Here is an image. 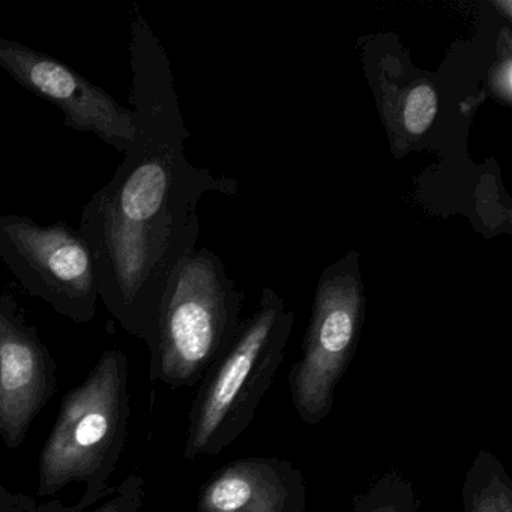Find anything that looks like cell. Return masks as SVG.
Listing matches in <instances>:
<instances>
[{"instance_id": "12", "label": "cell", "mask_w": 512, "mask_h": 512, "mask_svg": "<svg viewBox=\"0 0 512 512\" xmlns=\"http://www.w3.org/2000/svg\"><path fill=\"white\" fill-rule=\"evenodd\" d=\"M437 110V92L428 83H421L401 92L395 107V119L407 137L418 139L430 130Z\"/></svg>"}, {"instance_id": "14", "label": "cell", "mask_w": 512, "mask_h": 512, "mask_svg": "<svg viewBox=\"0 0 512 512\" xmlns=\"http://www.w3.org/2000/svg\"><path fill=\"white\" fill-rule=\"evenodd\" d=\"M511 74H512V59L509 52H506L502 58L499 59L493 70H491L490 86L491 91L494 92L497 98L505 101L506 104L511 103Z\"/></svg>"}, {"instance_id": "9", "label": "cell", "mask_w": 512, "mask_h": 512, "mask_svg": "<svg viewBox=\"0 0 512 512\" xmlns=\"http://www.w3.org/2000/svg\"><path fill=\"white\" fill-rule=\"evenodd\" d=\"M197 511L307 512L304 473L280 458L230 461L200 488Z\"/></svg>"}, {"instance_id": "8", "label": "cell", "mask_w": 512, "mask_h": 512, "mask_svg": "<svg viewBox=\"0 0 512 512\" xmlns=\"http://www.w3.org/2000/svg\"><path fill=\"white\" fill-rule=\"evenodd\" d=\"M56 391V362L11 299H0V439L25 443Z\"/></svg>"}, {"instance_id": "2", "label": "cell", "mask_w": 512, "mask_h": 512, "mask_svg": "<svg viewBox=\"0 0 512 512\" xmlns=\"http://www.w3.org/2000/svg\"><path fill=\"white\" fill-rule=\"evenodd\" d=\"M128 374L125 352L106 350L65 395L38 460L40 499L55 497L73 482L85 485L76 503L80 509L94 508L113 493L109 479L124 454L131 412Z\"/></svg>"}, {"instance_id": "4", "label": "cell", "mask_w": 512, "mask_h": 512, "mask_svg": "<svg viewBox=\"0 0 512 512\" xmlns=\"http://www.w3.org/2000/svg\"><path fill=\"white\" fill-rule=\"evenodd\" d=\"M239 310L238 293L214 254L182 257L161 299L151 380L172 388L199 383L238 332Z\"/></svg>"}, {"instance_id": "3", "label": "cell", "mask_w": 512, "mask_h": 512, "mask_svg": "<svg viewBox=\"0 0 512 512\" xmlns=\"http://www.w3.org/2000/svg\"><path fill=\"white\" fill-rule=\"evenodd\" d=\"M293 320L283 299L265 290L259 308L203 376L191 407L185 460L220 455L250 427L283 362Z\"/></svg>"}, {"instance_id": "13", "label": "cell", "mask_w": 512, "mask_h": 512, "mask_svg": "<svg viewBox=\"0 0 512 512\" xmlns=\"http://www.w3.org/2000/svg\"><path fill=\"white\" fill-rule=\"evenodd\" d=\"M145 502V479L139 475L125 478L113 493L97 508L80 509L79 506L62 505L61 500L52 499L38 505L37 512H140Z\"/></svg>"}, {"instance_id": "5", "label": "cell", "mask_w": 512, "mask_h": 512, "mask_svg": "<svg viewBox=\"0 0 512 512\" xmlns=\"http://www.w3.org/2000/svg\"><path fill=\"white\" fill-rule=\"evenodd\" d=\"M364 313V284L358 254L352 253L322 275L301 359L290 368L292 403L305 424H320L331 413L338 383L358 349Z\"/></svg>"}, {"instance_id": "1", "label": "cell", "mask_w": 512, "mask_h": 512, "mask_svg": "<svg viewBox=\"0 0 512 512\" xmlns=\"http://www.w3.org/2000/svg\"><path fill=\"white\" fill-rule=\"evenodd\" d=\"M134 137L113 178L80 218L98 296L119 325L154 352L167 281L194 251L197 178L182 154L169 61L142 14L131 23Z\"/></svg>"}, {"instance_id": "10", "label": "cell", "mask_w": 512, "mask_h": 512, "mask_svg": "<svg viewBox=\"0 0 512 512\" xmlns=\"http://www.w3.org/2000/svg\"><path fill=\"white\" fill-rule=\"evenodd\" d=\"M464 512H512V482L496 455L481 449L461 488Z\"/></svg>"}, {"instance_id": "16", "label": "cell", "mask_w": 512, "mask_h": 512, "mask_svg": "<svg viewBox=\"0 0 512 512\" xmlns=\"http://www.w3.org/2000/svg\"><path fill=\"white\" fill-rule=\"evenodd\" d=\"M494 7L506 17V19H511L512 13V4L511 0H500V2H493Z\"/></svg>"}, {"instance_id": "11", "label": "cell", "mask_w": 512, "mask_h": 512, "mask_svg": "<svg viewBox=\"0 0 512 512\" xmlns=\"http://www.w3.org/2000/svg\"><path fill=\"white\" fill-rule=\"evenodd\" d=\"M419 508L421 500L412 482L397 472L379 476L353 499V512H419Z\"/></svg>"}, {"instance_id": "7", "label": "cell", "mask_w": 512, "mask_h": 512, "mask_svg": "<svg viewBox=\"0 0 512 512\" xmlns=\"http://www.w3.org/2000/svg\"><path fill=\"white\" fill-rule=\"evenodd\" d=\"M0 68L19 85L50 101L65 127L91 133L124 154L134 137V116L112 95L52 56L0 37Z\"/></svg>"}, {"instance_id": "15", "label": "cell", "mask_w": 512, "mask_h": 512, "mask_svg": "<svg viewBox=\"0 0 512 512\" xmlns=\"http://www.w3.org/2000/svg\"><path fill=\"white\" fill-rule=\"evenodd\" d=\"M38 502L28 494L13 493L0 484V512H37Z\"/></svg>"}, {"instance_id": "6", "label": "cell", "mask_w": 512, "mask_h": 512, "mask_svg": "<svg viewBox=\"0 0 512 512\" xmlns=\"http://www.w3.org/2000/svg\"><path fill=\"white\" fill-rule=\"evenodd\" d=\"M0 259L23 289L56 313L86 325L97 316L94 259L79 230L41 226L25 215H0Z\"/></svg>"}]
</instances>
